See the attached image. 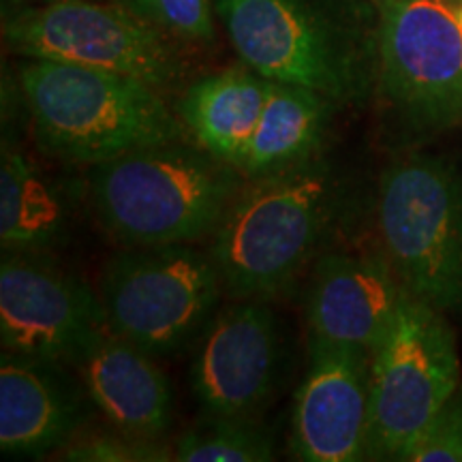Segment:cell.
<instances>
[{
	"mask_svg": "<svg viewBox=\"0 0 462 462\" xmlns=\"http://www.w3.org/2000/svg\"><path fill=\"white\" fill-rule=\"evenodd\" d=\"M351 201V178L323 152L248 178L212 245L225 291L238 300H265L291 285L328 251Z\"/></svg>",
	"mask_w": 462,
	"mask_h": 462,
	"instance_id": "obj_1",
	"label": "cell"
},
{
	"mask_svg": "<svg viewBox=\"0 0 462 462\" xmlns=\"http://www.w3.org/2000/svg\"><path fill=\"white\" fill-rule=\"evenodd\" d=\"M242 62L337 107L377 92L381 7L374 0H215Z\"/></svg>",
	"mask_w": 462,
	"mask_h": 462,
	"instance_id": "obj_2",
	"label": "cell"
},
{
	"mask_svg": "<svg viewBox=\"0 0 462 462\" xmlns=\"http://www.w3.org/2000/svg\"><path fill=\"white\" fill-rule=\"evenodd\" d=\"M246 178L182 140L90 165L88 201L123 246L193 245L215 236Z\"/></svg>",
	"mask_w": 462,
	"mask_h": 462,
	"instance_id": "obj_3",
	"label": "cell"
},
{
	"mask_svg": "<svg viewBox=\"0 0 462 462\" xmlns=\"http://www.w3.org/2000/svg\"><path fill=\"white\" fill-rule=\"evenodd\" d=\"M20 90L39 146L69 163L97 165L187 131L159 88L120 73L28 60Z\"/></svg>",
	"mask_w": 462,
	"mask_h": 462,
	"instance_id": "obj_4",
	"label": "cell"
},
{
	"mask_svg": "<svg viewBox=\"0 0 462 462\" xmlns=\"http://www.w3.org/2000/svg\"><path fill=\"white\" fill-rule=\"evenodd\" d=\"M223 291L212 251L193 245L125 246L107 259L99 282L107 330L157 360L195 349Z\"/></svg>",
	"mask_w": 462,
	"mask_h": 462,
	"instance_id": "obj_5",
	"label": "cell"
},
{
	"mask_svg": "<svg viewBox=\"0 0 462 462\" xmlns=\"http://www.w3.org/2000/svg\"><path fill=\"white\" fill-rule=\"evenodd\" d=\"M381 251L421 302L462 315V178L435 154H404L381 173Z\"/></svg>",
	"mask_w": 462,
	"mask_h": 462,
	"instance_id": "obj_6",
	"label": "cell"
},
{
	"mask_svg": "<svg viewBox=\"0 0 462 462\" xmlns=\"http://www.w3.org/2000/svg\"><path fill=\"white\" fill-rule=\"evenodd\" d=\"M458 381V345L446 313L407 293L371 356L368 458L404 460Z\"/></svg>",
	"mask_w": 462,
	"mask_h": 462,
	"instance_id": "obj_7",
	"label": "cell"
},
{
	"mask_svg": "<svg viewBox=\"0 0 462 462\" xmlns=\"http://www.w3.org/2000/svg\"><path fill=\"white\" fill-rule=\"evenodd\" d=\"M5 43L26 60H54L142 79L165 90L184 65L171 37L118 0H58L15 11Z\"/></svg>",
	"mask_w": 462,
	"mask_h": 462,
	"instance_id": "obj_8",
	"label": "cell"
},
{
	"mask_svg": "<svg viewBox=\"0 0 462 462\" xmlns=\"http://www.w3.org/2000/svg\"><path fill=\"white\" fill-rule=\"evenodd\" d=\"M377 92L404 129L462 125V22L441 0L381 7Z\"/></svg>",
	"mask_w": 462,
	"mask_h": 462,
	"instance_id": "obj_9",
	"label": "cell"
},
{
	"mask_svg": "<svg viewBox=\"0 0 462 462\" xmlns=\"http://www.w3.org/2000/svg\"><path fill=\"white\" fill-rule=\"evenodd\" d=\"M107 330L99 293L42 253H5L0 263L3 351L73 366Z\"/></svg>",
	"mask_w": 462,
	"mask_h": 462,
	"instance_id": "obj_10",
	"label": "cell"
},
{
	"mask_svg": "<svg viewBox=\"0 0 462 462\" xmlns=\"http://www.w3.org/2000/svg\"><path fill=\"white\" fill-rule=\"evenodd\" d=\"M282 330L263 298L218 310L195 345L190 388L208 415L255 418L273 401L282 371Z\"/></svg>",
	"mask_w": 462,
	"mask_h": 462,
	"instance_id": "obj_11",
	"label": "cell"
},
{
	"mask_svg": "<svg viewBox=\"0 0 462 462\" xmlns=\"http://www.w3.org/2000/svg\"><path fill=\"white\" fill-rule=\"evenodd\" d=\"M371 354L309 340V368L291 420V449L304 462L368 458Z\"/></svg>",
	"mask_w": 462,
	"mask_h": 462,
	"instance_id": "obj_12",
	"label": "cell"
},
{
	"mask_svg": "<svg viewBox=\"0 0 462 462\" xmlns=\"http://www.w3.org/2000/svg\"><path fill=\"white\" fill-rule=\"evenodd\" d=\"M407 289L385 253L326 251L306 293L309 340L373 351L388 334Z\"/></svg>",
	"mask_w": 462,
	"mask_h": 462,
	"instance_id": "obj_13",
	"label": "cell"
},
{
	"mask_svg": "<svg viewBox=\"0 0 462 462\" xmlns=\"http://www.w3.org/2000/svg\"><path fill=\"white\" fill-rule=\"evenodd\" d=\"M97 411L73 366L3 351L0 449L11 458H42L67 448Z\"/></svg>",
	"mask_w": 462,
	"mask_h": 462,
	"instance_id": "obj_14",
	"label": "cell"
},
{
	"mask_svg": "<svg viewBox=\"0 0 462 462\" xmlns=\"http://www.w3.org/2000/svg\"><path fill=\"white\" fill-rule=\"evenodd\" d=\"M159 360L148 351L103 330L73 364L92 404L116 430L159 439L173 415V392Z\"/></svg>",
	"mask_w": 462,
	"mask_h": 462,
	"instance_id": "obj_15",
	"label": "cell"
},
{
	"mask_svg": "<svg viewBox=\"0 0 462 462\" xmlns=\"http://www.w3.org/2000/svg\"><path fill=\"white\" fill-rule=\"evenodd\" d=\"M270 82L248 67L206 75L184 92L178 116L198 146L240 170L268 101Z\"/></svg>",
	"mask_w": 462,
	"mask_h": 462,
	"instance_id": "obj_16",
	"label": "cell"
},
{
	"mask_svg": "<svg viewBox=\"0 0 462 462\" xmlns=\"http://www.w3.org/2000/svg\"><path fill=\"white\" fill-rule=\"evenodd\" d=\"M334 109L338 107L319 92L270 82L268 101L240 163L242 176L248 180L319 157Z\"/></svg>",
	"mask_w": 462,
	"mask_h": 462,
	"instance_id": "obj_17",
	"label": "cell"
},
{
	"mask_svg": "<svg viewBox=\"0 0 462 462\" xmlns=\"http://www.w3.org/2000/svg\"><path fill=\"white\" fill-rule=\"evenodd\" d=\"M69 212L60 189L24 150L3 143L0 242L5 253H43L60 242Z\"/></svg>",
	"mask_w": 462,
	"mask_h": 462,
	"instance_id": "obj_18",
	"label": "cell"
},
{
	"mask_svg": "<svg viewBox=\"0 0 462 462\" xmlns=\"http://www.w3.org/2000/svg\"><path fill=\"white\" fill-rule=\"evenodd\" d=\"M173 460L180 462H268L274 460V437L255 418L204 415L178 437Z\"/></svg>",
	"mask_w": 462,
	"mask_h": 462,
	"instance_id": "obj_19",
	"label": "cell"
},
{
	"mask_svg": "<svg viewBox=\"0 0 462 462\" xmlns=\"http://www.w3.org/2000/svg\"><path fill=\"white\" fill-rule=\"evenodd\" d=\"M126 9L159 28L173 42L212 43V0H118Z\"/></svg>",
	"mask_w": 462,
	"mask_h": 462,
	"instance_id": "obj_20",
	"label": "cell"
},
{
	"mask_svg": "<svg viewBox=\"0 0 462 462\" xmlns=\"http://www.w3.org/2000/svg\"><path fill=\"white\" fill-rule=\"evenodd\" d=\"M62 458L82 462H159L173 460V452L159 446L157 439L131 437L118 430V435H97L71 441L62 448Z\"/></svg>",
	"mask_w": 462,
	"mask_h": 462,
	"instance_id": "obj_21",
	"label": "cell"
},
{
	"mask_svg": "<svg viewBox=\"0 0 462 462\" xmlns=\"http://www.w3.org/2000/svg\"><path fill=\"white\" fill-rule=\"evenodd\" d=\"M409 462H462V394L449 398L432 424L404 456Z\"/></svg>",
	"mask_w": 462,
	"mask_h": 462,
	"instance_id": "obj_22",
	"label": "cell"
},
{
	"mask_svg": "<svg viewBox=\"0 0 462 462\" xmlns=\"http://www.w3.org/2000/svg\"><path fill=\"white\" fill-rule=\"evenodd\" d=\"M441 3H446V5H449V7H454V9L462 7V0H441Z\"/></svg>",
	"mask_w": 462,
	"mask_h": 462,
	"instance_id": "obj_23",
	"label": "cell"
},
{
	"mask_svg": "<svg viewBox=\"0 0 462 462\" xmlns=\"http://www.w3.org/2000/svg\"><path fill=\"white\" fill-rule=\"evenodd\" d=\"M374 3H377L379 7H385V5H394L398 0H374Z\"/></svg>",
	"mask_w": 462,
	"mask_h": 462,
	"instance_id": "obj_24",
	"label": "cell"
},
{
	"mask_svg": "<svg viewBox=\"0 0 462 462\" xmlns=\"http://www.w3.org/2000/svg\"><path fill=\"white\" fill-rule=\"evenodd\" d=\"M37 3H58V0H37Z\"/></svg>",
	"mask_w": 462,
	"mask_h": 462,
	"instance_id": "obj_25",
	"label": "cell"
},
{
	"mask_svg": "<svg viewBox=\"0 0 462 462\" xmlns=\"http://www.w3.org/2000/svg\"><path fill=\"white\" fill-rule=\"evenodd\" d=\"M456 11H458V17H460V22H462V7H458Z\"/></svg>",
	"mask_w": 462,
	"mask_h": 462,
	"instance_id": "obj_26",
	"label": "cell"
}]
</instances>
